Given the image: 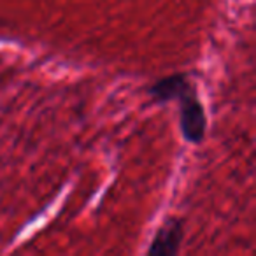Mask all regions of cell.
Segmentation results:
<instances>
[{"mask_svg":"<svg viewBox=\"0 0 256 256\" xmlns=\"http://www.w3.org/2000/svg\"><path fill=\"white\" fill-rule=\"evenodd\" d=\"M182 238V224L179 220H168L164 226L158 230L153 244L150 248V254L156 256H170L176 254Z\"/></svg>","mask_w":256,"mask_h":256,"instance_id":"cell-2","label":"cell"},{"mask_svg":"<svg viewBox=\"0 0 256 256\" xmlns=\"http://www.w3.org/2000/svg\"><path fill=\"white\" fill-rule=\"evenodd\" d=\"M181 100V130L188 142L200 144L206 137L207 118L202 104L196 98L195 88H190L179 96Z\"/></svg>","mask_w":256,"mask_h":256,"instance_id":"cell-1","label":"cell"},{"mask_svg":"<svg viewBox=\"0 0 256 256\" xmlns=\"http://www.w3.org/2000/svg\"><path fill=\"white\" fill-rule=\"evenodd\" d=\"M192 88L188 78L184 74H176L170 78H165L162 81H158L156 84L151 86L150 93L160 102H167V100L179 98L186 90Z\"/></svg>","mask_w":256,"mask_h":256,"instance_id":"cell-3","label":"cell"}]
</instances>
